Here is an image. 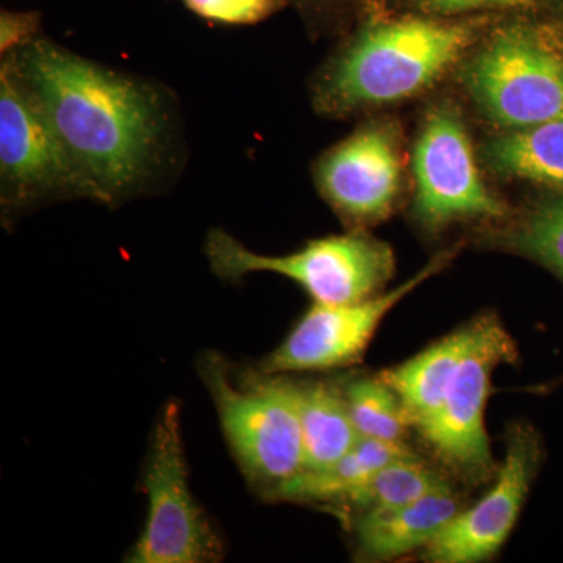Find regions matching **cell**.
I'll return each mask as SVG.
<instances>
[{
	"mask_svg": "<svg viewBox=\"0 0 563 563\" xmlns=\"http://www.w3.org/2000/svg\"><path fill=\"white\" fill-rule=\"evenodd\" d=\"M211 269L221 279L273 273L301 285L317 303H354L380 295L395 273L387 243L361 232L313 240L287 255H262L224 231H211L206 243Z\"/></svg>",
	"mask_w": 563,
	"mask_h": 563,
	"instance_id": "277c9868",
	"label": "cell"
},
{
	"mask_svg": "<svg viewBox=\"0 0 563 563\" xmlns=\"http://www.w3.org/2000/svg\"><path fill=\"white\" fill-rule=\"evenodd\" d=\"M472 336V324L463 325L410 361L379 376L401 399L410 426L422 431L439 410Z\"/></svg>",
	"mask_w": 563,
	"mask_h": 563,
	"instance_id": "9a60e30c",
	"label": "cell"
},
{
	"mask_svg": "<svg viewBox=\"0 0 563 563\" xmlns=\"http://www.w3.org/2000/svg\"><path fill=\"white\" fill-rule=\"evenodd\" d=\"M473 24L401 20L374 25L346 52L325 95L342 109L399 101L424 90L473 40Z\"/></svg>",
	"mask_w": 563,
	"mask_h": 563,
	"instance_id": "3957f363",
	"label": "cell"
},
{
	"mask_svg": "<svg viewBox=\"0 0 563 563\" xmlns=\"http://www.w3.org/2000/svg\"><path fill=\"white\" fill-rule=\"evenodd\" d=\"M454 255L453 251L442 252L399 287L365 301L339 306L314 302L258 369L268 374L328 372L361 362L384 318L446 268Z\"/></svg>",
	"mask_w": 563,
	"mask_h": 563,
	"instance_id": "ba28073f",
	"label": "cell"
},
{
	"mask_svg": "<svg viewBox=\"0 0 563 563\" xmlns=\"http://www.w3.org/2000/svg\"><path fill=\"white\" fill-rule=\"evenodd\" d=\"M450 485L442 474L421 462L417 455L399 459L384 466L354 492L342 509L358 515L385 512L417 501L437 488Z\"/></svg>",
	"mask_w": 563,
	"mask_h": 563,
	"instance_id": "ac0fdd59",
	"label": "cell"
},
{
	"mask_svg": "<svg viewBox=\"0 0 563 563\" xmlns=\"http://www.w3.org/2000/svg\"><path fill=\"white\" fill-rule=\"evenodd\" d=\"M321 190L350 220H383L401 185V157L390 129L368 125L322 158Z\"/></svg>",
	"mask_w": 563,
	"mask_h": 563,
	"instance_id": "7c38bea8",
	"label": "cell"
},
{
	"mask_svg": "<svg viewBox=\"0 0 563 563\" xmlns=\"http://www.w3.org/2000/svg\"><path fill=\"white\" fill-rule=\"evenodd\" d=\"M199 16L225 24H251L268 16L273 0H185Z\"/></svg>",
	"mask_w": 563,
	"mask_h": 563,
	"instance_id": "44dd1931",
	"label": "cell"
},
{
	"mask_svg": "<svg viewBox=\"0 0 563 563\" xmlns=\"http://www.w3.org/2000/svg\"><path fill=\"white\" fill-rule=\"evenodd\" d=\"M146 526L125 561L132 563L220 562L224 544L188 484L180 407L169 401L152 432L143 473Z\"/></svg>",
	"mask_w": 563,
	"mask_h": 563,
	"instance_id": "5b68a950",
	"label": "cell"
},
{
	"mask_svg": "<svg viewBox=\"0 0 563 563\" xmlns=\"http://www.w3.org/2000/svg\"><path fill=\"white\" fill-rule=\"evenodd\" d=\"M507 243L563 277V199L537 207Z\"/></svg>",
	"mask_w": 563,
	"mask_h": 563,
	"instance_id": "ffe728a7",
	"label": "cell"
},
{
	"mask_svg": "<svg viewBox=\"0 0 563 563\" xmlns=\"http://www.w3.org/2000/svg\"><path fill=\"white\" fill-rule=\"evenodd\" d=\"M540 459L537 433L528 426H515L490 490L470 509H461L424 548L426 561L474 563L498 553L517 525Z\"/></svg>",
	"mask_w": 563,
	"mask_h": 563,
	"instance_id": "30bf717a",
	"label": "cell"
},
{
	"mask_svg": "<svg viewBox=\"0 0 563 563\" xmlns=\"http://www.w3.org/2000/svg\"><path fill=\"white\" fill-rule=\"evenodd\" d=\"M413 455L406 443L358 439L357 443L332 465L314 472H301L266 498L272 501L329 504L343 507L369 477L399 459Z\"/></svg>",
	"mask_w": 563,
	"mask_h": 563,
	"instance_id": "5bb4252c",
	"label": "cell"
},
{
	"mask_svg": "<svg viewBox=\"0 0 563 563\" xmlns=\"http://www.w3.org/2000/svg\"><path fill=\"white\" fill-rule=\"evenodd\" d=\"M485 158L495 172L563 191V118L493 140Z\"/></svg>",
	"mask_w": 563,
	"mask_h": 563,
	"instance_id": "e0dca14e",
	"label": "cell"
},
{
	"mask_svg": "<svg viewBox=\"0 0 563 563\" xmlns=\"http://www.w3.org/2000/svg\"><path fill=\"white\" fill-rule=\"evenodd\" d=\"M347 410L361 439L404 443L409 418L399 396L383 377H366L343 385Z\"/></svg>",
	"mask_w": 563,
	"mask_h": 563,
	"instance_id": "d6986e66",
	"label": "cell"
},
{
	"mask_svg": "<svg viewBox=\"0 0 563 563\" xmlns=\"http://www.w3.org/2000/svg\"><path fill=\"white\" fill-rule=\"evenodd\" d=\"M547 0H415L420 9L429 13H459L477 9H498V7H531Z\"/></svg>",
	"mask_w": 563,
	"mask_h": 563,
	"instance_id": "7402d4cb",
	"label": "cell"
},
{
	"mask_svg": "<svg viewBox=\"0 0 563 563\" xmlns=\"http://www.w3.org/2000/svg\"><path fill=\"white\" fill-rule=\"evenodd\" d=\"M303 444V472L342 459L358 437L347 410L343 385L333 380H292Z\"/></svg>",
	"mask_w": 563,
	"mask_h": 563,
	"instance_id": "2e32d148",
	"label": "cell"
},
{
	"mask_svg": "<svg viewBox=\"0 0 563 563\" xmlns=\"http://www.w3.org/2000/svg\"><path fill=\"white\" fill-rule=\"evenodd\" d=\"M20 79L90 185L92 198L113 202L140 184L161 135L154 92L44 41L22 52Z\"/></svg>",
	"mask_w": 563,
	"mask_h": 563,
	"instance_id": "6da1fadb",
	"label": "cell"
},
{
	"mask_svg": "<svg viewBox=\"0 0 563 563\" xmlns=\"http://www.w3.org/2000/svg\"><path fill=\"white\" fill-rule=\"evenodd\" d=\"M0 169L18 198L47 191L91 196L90 185L29 88L3 66L0 77Z\"/></svg>",
	"mask_w": 563,
	"mask_h": 563,
	"instance_id": "8fae6325",
	"label": "cell"
},
{
	"mask_svg": "<svg viewBox=\"0 0 563 563\" xmlns=\"http://www.w3.org/2000/svg\"><path fill=\"white\" fill-rule=\"evenodd\" d=\"M33 18L24 14H3L2 16V52L21 43L33 32Z\"/></svg>",
	"mask_w": 563,
	"mask_h": 563,
	"instance_id": "603a6c76",
	"label": "cell"
},
{
	"mask_svg": "<svg viewBox=\"0 0 563 563\" xmlns=\"http://www.w3.org/2000/svg\"><path fill=\"white\" fill-rule=\"evenodd\" d=\"M563 44V43H562Z\"/></svg>",
	"mask_w": 563,
	"mask_h": 563,
	"instance_id": "cb8c5ba5",
	"label": "cell"
},
{
	"mask_svg": "<svg viewBox=\"0 0 563 563\" xmlns=\"http://www.w3.org/2000/svg\"><path fill=\"white\" fill-rule=\"evenodd\" d=\"M466 87L493 121L526 129L563 118V58L526 27H509L473 58Z\"/></svg>",
	"mask_w": 563,
	"mask_h": 563,
	"instance_id": "52a82bcc",
	"label": "cell"
},
{
	"mask_svg": "<svg viewBox=\"0 0 563 563\" xmlns=\"http://www.w3.org/2000/svg\"><path fill=\"white\" fill-rule=\"evenodd\" d=\"M470 324L468 347L439 410L420 433L446 468L462 479L479 483L490 476L493 468L485 429L493 374L517 357V347L495 314L474 318Z\"/></svg>",
	"mask_w": 563,
	"mask_h": 563,
	"instance_id": "8992f818",
	"label": "cell"
},
{
	"mask_svg": "<svg viewBox=\"0 0 563 563\" xmlns=\"http://www.w3.org/2000/svg\"><path fill=\"white\" fill-rule=\"evenodd\" d=\"M198 373L209 390L222 432L250 484L268 496L303 472V444L292 380L246 369L233 377L218 352L207 351Z\"/></svg>",
	"mask_w": 563,
	"mask_h": 563,
	"instance_id": "7a4b0ae2",
	"label": "cell"
},
{
	"mask_svg": "<svg viewBox=\"0 0 563 563\" xmlns=\"http://www.w3.org/2000/svg\"><path fill=\"white\" fill-rule=\"evenodd\" d=\"M413 173L415 207L429 229L465 218H498L506 211L481 179L468 135L450 107H439L426 118L415 147Z\"/></svg>",
	"mask_w": 563,
	"mask_h": 563,
	"instance_id": "9c48e42d",
	"label": "cell"
},
{
	"mask_svg": "<svg viewBox=\"0 0 563 563\" xmlns=\"http://www.w3.org/2000/svg\"><path fill=\"white\" fill-rule=\"evenodd\" d=\"M461 509L451 485H444L396 509L358 515L354 520L358 554L385 561L426 548Z\"/></svg>",
	"mask_w": 563,
	"mask_h": 563,
	"instance_id": "4fadbf2b",
	"label": "cell"
}]
</instances>
